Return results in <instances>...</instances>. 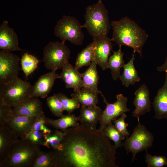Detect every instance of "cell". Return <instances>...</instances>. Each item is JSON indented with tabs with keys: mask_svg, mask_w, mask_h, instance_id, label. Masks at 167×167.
I'll return each mask as SVG.
<instances>
[{
	"mask_svg": "<svg viewBox=\"0 0 167 167\" xmlns=\"http://www.w3.org/2000/svg\"><path fill=\"white\" fill-rule=\"evenodd\" d=\"M116 150L102 133L79 124L66 131L55 150L58 167H118Z\"/></svg>",
	"mask_w": 167,
	"mask_h": 167,
	"instance_id": "1",
	"label": "cell"
},
{
	"mask_svg": "<svg viewBox=\"0 0 167 167\" xmlns=\"http://www.w3.org/2000/svg\"><path fill=\"white\" fill-rule=\"evenodd\" d=\"M111 24L113 29L111 41L119 47L126 45L131 48L141 56L143 47L148 37L146 32L127 17L112 21Z\"/></svg>",
	"mask_w": 167,
	"mask_h": 167,
	"instance_id": "2",
	"label": "cell"
},
{
	"mask_svg": "<svg viewBox=\"0 0 167 167\" xmlns=\"http://www.w3.org/2000/svg\"><path fill=\"white\" fill-rule=\"evenodd\" d=\"M39 147L26 139H17L11 145L0 167H33L39 154Z\"/></svg>",
	"mask_w": 167,
	"mask_h": 167,
	"instance_id": "3",
	"label": "cell"
},
{
	"mask_svg": "<svg viewBox=\"0 0 167 167\" xmlns=\"http://www.w3.org/2000/svg\"><path fill=\"white\" fill-rule=\"evenodd\" d=\"M84 19L82 28H86L93 39L107 36L111 24L108 11L102 2L87 7Z\"/></svg>",
	"mask_w": 167,
	"mask_h": 167,
	"instance_id": "4",
	"label": "cell"
},
{
	"mask_svg": "<svg viewBox=\"0 0 167 167\" xmlns=\"http://www.w3.org/2000/svg\"><path fill=\"white\" fill-rule=\"evenodd\" d=\"M32 85L18 77L0 84V103L13 107L30 97Z\"/></svg>",
	"mask_w": 167,
	"mask_h": 167,
	"instance_id": "5",
	"label": "cell"
},
{
	"mask_svg": "<svg viewBox=\"0 0 167 167\" xmlns=\"http://www.w3.org/2000/svg\"><path fill=\"white\" fill-rule=\"evenodd\" d=\"M82 28L78 19L74 17L64 16L57 22L54 28V34L62 42L66 41L76 45H82L84 35Z\"/></svg>",
	"mask_w": 167,
	"mask_h": 167,
	"instance_id": "6",
	"label": "cell"
},
{
	"mask_svg": "<svg viewBox=\"0 0 167 167\" xmlns=\"http://www.w3.org/2000/svg\"><path fill=\"white\" fill-rule=\"evenodd\" d=\"M65 43L50 42L44 48L43 61L46 69L57 71L69 61L71 51Z\"/></svg>",
	"mask_w": 167,
	"mask_h": 167,
	"instance_id": "7",
	"label": "cell"
},
{
	"mask_svg": "<svg viewBox=\"0 0 167 167\" xmlns=\"http://www.w3.org/2000/svg\"><path fill=\"white\" fill-rule=\"evenodd\" d=\"M137 118V125L131 136L122 143L127 154L130 152L132 153V162L134 159H136L135 156L137 153L152 147L154 141L153 134L140 123L139 117Z\"/></svg>",
	"mask_w": 167,
	"mask_h": 167,
	"instance_id": "8",
	"label": "cell"
},
{
	"mask_svg": "<svg viewBox=\"0 0 167 167\" xmlns=\"http://www.w3.org/2000/svg\"><path fill=\"white\" fill-rule=\"evenodd\" d=\"M100 93L103 98L104 102L106 105L105 109L102 111L99 121L100 127L97 130L102 133L104 128L109 123L123 114L129 111L130 110L127 107V98L124 96L122 94L117 95L116 101L114 103H110L107 101L101 91Z\"/></svg>",
	"mask_w": 167,
	"mask_h": 167,
	"instance_id": "9",
	"label": "cell"
},
{
	"mask_svg": "<svg viewBox=\"0 0 167 167\" xmlns=\"http://www.w3.org/2000/svg\"><path fill=\"white\" fill-rule=\"evenodd\" d=\"M20 58L10 52L0 51V84L8 83L18 77Z\"/></svg>",
	"mask_w": 167,
	"mask_h": 167,
	"instance_id": "10",
	"label": "cell"
},
{
	"mask_svg": "<svg viewBox=\"0 0 167 167\" xmlns=\"http://www.w3.org/2000/svg\"><path fill=\"white\" fill-rule=\"evenodd\" d=\"M56 71H51L41 76L32 86L30 97L45 98L51 92L56 79H60Z\"/></svg>",
	"mask_w": 167,
	"mask_h": 167,
	"instance_id": "11",
	"label": "cell"
},
{
	"mask_svg": "<svg viewBox=\"0 0 167 167\" xmlns=\"http://www.w3.org/2000/svg\"><path fill=\"white\" fill-rule=\"evenodd\" d=\"M94 42V59L103 70L108 69L107 64L112 50L111 40L108 36L93 39Z\"/></svg>",
	"mask_w": 167,
	"mask_h": 167,
	"instance_id": "12",
	"label": "cell"
},
{
	"mask_svg": "<svg viewBox=\"0 0 167 167\" xmlns=\"http://www.w3.org/2000/svg\"><path fill=\"white\" fill-rule=\"evenodd\" d=\"M135 97L133 102L135 109L132 112L133 117H139L149 112L151 109L150 92L147 86L142 84L135 92Z\"/></svg>",
	"mask_w": 167,
	"mask_h": 167,
	"instance_id": "13",
	"label": "cell"
},
{
	"mask_svg": "<svg viewBox=\"0 0 167 167\" xmlns=\"http://www.w3.org/2000/svg\"><path fill=\"white\" fill-rule=\"evenodd\" d=\"M14 116H36L44 114L42 103L37 97H29L13 107Z\"/></svg>",
	"mask_w": 167,
	"mask_h": 167,
	"instance_id": "14",
	"label": "cell"
},
{
	"mask_svg": "<svg viewBox=\"0 0 167 167\" xmlns=\"http://www.w3.org/2000/svg\"><path fill=\"white\" fill-rule=\"evenodd\" d=\"M4 20L0 26V49L11 52L22 50L18 45V38L14 30Z\"/></svg>",
	"mask_w": 167,
	"mask_h": 167,
	"instance_id": "15",
	"label": "cell"
},
{
	"mask_svg": "<svg viewBox=\"0 0 167 167\" xmlns=\"http://www.w3.org/2000/svg\"><path fill=\"white\" fill-rule=\"evenodd\" d=\"M62 72L60 75V79L65 83L67 88H72L75 92L80 90L83 86L81 73L69 62L63 66Z\"/></svg>",
	"mask_w": 167,
	"mask_h": 167,
	"instance_id": "16",
	"label": "cell"
},
{
	"mask_svg": "<svg viewBox=\"0 0 167 167\" xmlns=\"http://www.w3.org/2000/svg\"><path fill=\"white\" fill-rule=\"evenodd\" d=\"M37 117L14 116L6 124L16 136L20 138L30 131Z\"/></svg>",
	"mask_w": 167,
	"mask_h": 167,
	"instance_id": "17",
	"label": "cell"
},
{
	"mask_svg": "<svg viewBox=\"0 0 167 167\" xmlns=\"http://www.w3.org/2000/svg\"><path fill=\"white\" fill-rule=\"evenodd\" d=\"M102 111L97 105L87 107L81 105L80 114L78 117L81 124L94 130H96V125L99 122Z\"/></svg>",
	"mask_w": 167,
	"mask_h": 167,
	"instance_id": "18",
	"label": "cell"
},
{
	"mask_svg": "<svg viewBox=\"0 0 167 167\" xmlns=\"http://www.w3.org/2000/svg\"><path fill=\"white\" fill-rule=\"evenodd\" d=\"M164 85L158 90L152 103L155 115L154 118L167 119V72Z\"/></svg>",
	"mask_w": 167,
	"mask_h": 167,
	"instance_id": "19",
	"label": "cell"
},
{
	"mask_svg": "<svg viewBox=\"0 0 167 167\" xmlns=\"http://www.w3.org/2000/svg\"><path fill=\"white\" fill-rule=\"evenodd\" d=\"M18 138L6 124L0 125V162L6 158L11 145Z\"/></svg>",
	"mask_w": 167,
	"mask_h": 167,
	"instance_id": "20",
	"label": "cell"
},
{
	"mask_svg": "<svg viewBox=\"0 0 167 167\" xmlns=\"http://www.w3.org/2000/svg\"><path fill=\"white\" fill-rule=\"evenodd\" d=\"M97 63L94 59L88 68L81 74L84 88L100 93L98 89L99 76L97 70Z\"/></svg>",
	"mask_w": 167,
	"mask_h": 167,
	"instance_id": "21",
	"label": "cell"
},
{
	"mask_svg": "<svg viewBox=\"0 0 167 167\" xmlns=\"http://www.w3.org/2000/svg\"><path fill=\"white\" fill-rule=\"evenodd\" d=\"M46 125L51 126L56 129H59L64 132L68 128L77 126L79 124L78 117L73 114L63 115L60 118L54 120L45 117Z\"/></svg>",
	"mask_w": 167,
	"mask_h": 167,
	"instance_id": "22",
	"label": "cell"
},
{
	"mask_svg": "<svg viewBox=\"0 0 167 167\" xmlns=\"http://www.w3.org/2000/svg\"><path fill=\"white\" fill-rule=\"evenodd\" d=\"M135 52L134 51L131 58L123 67V71L120 77L122 84L126 87L139 82L140 79L137 71L135 67L134 61Z\"/></svg>",
	"mask_w": 167,
	"mask_h": 167,
	"instance_id": "23",
	"label": "cell"
},
{
	"mask_svg": "<svg viewBox=\"0 0 167 167\" xmlns=\"http://www.w3.org/2000/svg\"><path fill=\"white\" fill-rule=\"evenodd\" d=\"M99 93L82 88L80 90L72 93L71 96L76 100L81 105L90 107L96 106L98 103Z\"/></svg>",
	"mask_w": 167,
	"mask_h": 167,
	"instance_id": "24",
	"label": "cell"
},
{
	"mask_svg": "<svg viewBox=\"0 0 167 167\" xmlns=\"http://www.w3.org/2000/svg\"><path fill=\"white\" fill-rule=\"evenodd\" d=\"M113 52V54L109 57L107 66L108 69L111 70L113 80L116 81L119 79L121 69L125 64L123 59L124 54L122 51L121 47H119L118 50Z\"/></svg>",
	"mask_w": 167,
	"mask_h": 167,
	"instance_id": "25",
	"label": "cell"
},
{
	"mask_svg": "<svg viewBox=\"0 0 167 167\" xmlns=\"http://www.w3.org/2000/svg\"><path fill=\"white\" fill-rule=\"evenodd\" d=\"M33 167H58V156L56 151H41Z\"/></svg>",
	"mask_w": 167,
	"mask_h": 167,
	"instance_id": "26",
	"label": "cell"
},
{
	"mask_svg": "<svg viewBox=\"0 0 167 167\" xmlns=\"http://www.w3.org/2000/svg\"><path fill=\"white\" fill-rule=\"evenodd\" d=\"M94 42L89 44L78 54L75 68L79 70L83 67L89 66L94 59Z\"/></svg>",
	"mask_w": 167,
	"mask_h": 167,
	"instance_id": "27",
	"label": "cell"
},
{
	"mask_svg": "<svg viewBox=\"0 0 167 167\" xmlns=\"http://www.w3.org/2000/svg\"><path fill=\"white\" fill-rule=\"evenodd\" d=\"M66 134L63 132L58 129L52 130L49 133L44 134L45 143L44 146L48 148H52L57 150L59 147Z\"/></svg>",
	"mask_w": 167,
	"mask_h": 167,
	"instance_id": "28",
	"label": "cell"
},
{
	"mask_svg": "<svg viewBox=\"0 0 167 167\" xmlns=\"http://www.w3.org/2000/svg\"><path fill=\"white\" fill-rule=\"evenodd\" d=\"M39 60L34 56L25 53L21 59L22 70L26 77H28L37 68Z\"/></svg>",
	"mask_w": 167,
	"mask_h": 167,
	"instance_id": "29",
	"label": "cell"
},
{
	"mask_svg": "<svg viewBox=\"0 0 167 167\" xmlns=\"http://www.w3.org/2000/svg\"><path fill=\"white\" fill-rule=\"evenodd\" d=\"M102 133L109 139L114 141L113 146L116 149L122 147V141L125 139V136L118 130L111 122L108 124L103 130Z\"/></svg>",
	"mask_w": 167,
	"mask_h": 167,
	"instance_id": "30",
	"label": "cell"
},
{
	"mask_svg": "<svg viewBox=\"0 0 167 167\" xmlns=\"http://www.w3.org/2000/svg\"><path fill=\"white\" fill-rule=\"evenodd\" d=\"M54 94L62 103L64 110L66 111L69 114L71 113L80 107V104L74 98H68L62 93Z\"/></svg>",
	"mask_w": 167,
	"mask_h": 167,
	"instance_id": "31",
	"label": "cell"
},
{
	"mask_svg": "<svg viewBox=\"0 0 167 167\" xmlns=\"http://www.w3.org/2000/svg\"><path fill=\"white\" fill-rule=\"evenodd\" d=\"M46 102L53 114L58 117H61L64 115V110L62 105L54 94L47 98Z\"/></svg>",
	"mask_w": 167,
	"mask_h": 167,
	"instance_id": "32",
	"label": "cell"
},
{
	"mask_svg": "<svg viewBox=\"0 0 167 167\" xmlns=\"http://www.w3.org/2000/svg\"><path fill=\"white\" fill-rule=\"evenodd\" d=\"M145 162L148 167H162L167 165V158L165 156H152L148 154L146 150Z\"/></svg>",
	"mask_w": 167,
	"mask_h": 167,
	"instance_id": "33",
	"label": "cell"
},
{
	"mask_svg": "<svg viewBox=\"0 0 167 167\" xmlns=\"http://www.w3.org/2000/svg\"><path fill=\"white\" fill-rule=\"evenodd\" d=\"M20 138L22 140H27L39 147L43 146L45 143L44 134L40 131H29Z\"/></svg>",
	"mask_w": 167,
	"mask_h": 167,
	"instance_id": "34",
	"label": "cell"
},
{
	"mask_svg": "<svg viewBox=\"0 0 167 167\" xmlns=\"http://www.w3.org/2000/svg\"><path fill=\"white\" fill-rule=\"evenodd\" d=\"M14 116L12 107L0 103V125L6 124Z\"/></svg>",
	"mask_w": 167,
	"mask_h": 167,
	"instance_id": "35",
	"label": "cell"
},
{
	"mask_svg": "<svg viewBox=\"0 0 167 167\" xmlns=\"http://www.w3.org/2000/svg\"><path fill=\"white\" fill-rule=\"evenodd\" d=\"M126 117V115L123 113L120 116L119 118L114 119L112 122L114 123V126L116 129L127 138L130 135V133L127 129L129 124L125 122V119Z\"/></svg>",
	"mask_w": 167,
	"mask_h": 167,
	"instance_id": "36",
	"label": "cell"
},
{
	"mask_svg": "<svg viewBox=\"0 0 167 167\" xmlns=\"http://www.w3.org/2000/svg\"><path fill=\"white\" fill-rule=\"evenodd\" d=\"M45 117L44 114L37 116L29 131H40L41 125L43 124H46L45 119Z\"/></svg>",
	"mask_w": 167,
	"mask_h": 167,
	"instance_id": "37",
	"label": "cell"
},
{
	"mask_svg": "<svg viewBox=\"0 0 167 167\" xmlns=\"http://www.w3.org/2000/svg\"><path fill=\"white\" fill-rule=\"evenodd\" d=\"M157 70L159 71L167 72V57L164 63L161 66L157 67Z\"/></svg>",
	"mask_w": 167,
	"mask_h": 167,
	"instance_id": "38",
	"label": "cell"
},
{
	"mask_svg": "<svg viewBox=\"0 0 167 167\" xmlns=\"http://www.w3.org/2000/svg\"><path fill=\"white\" fill-rule=\"evenodd\" d=\"M102 0H98V2H102Z\"/></svg>",
	"mask_w": 167,
	"mask_h": 167,
	"instance_id": "39",
	"label": "cell"
}]
</instances>
